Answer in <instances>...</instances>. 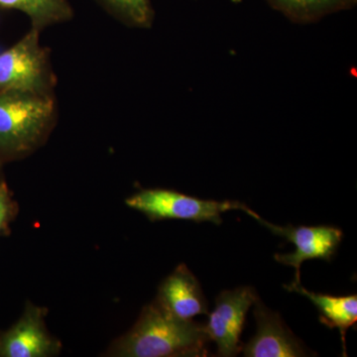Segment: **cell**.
<instances>
[{"label":"cell","mask_w":357,"mask_h":357,"mask_svg":"<svg viewBox=\"0 0 357 357\" xmlns=\"http://www.w3.org/2000/svg\"><path fill=\"white\" fill-rule=\"evenodd\" d=\"M257 222L271 230L276 236L285 237L288 241L295 244L296 251L287 255H274L275 260L287 266L295 268V281L293 284H300L301 266L307 260L321 259L331 261L337 252L338 246L342 243V229L328 225L319 227H298L287 225L279 227L263 220L256 213L255 217Z\"/></svg>","instance_id":"6"},{"label":"cell","mask_w":357,"mask_h":357,"mask_svg":"<svg viewBox=\"0 0 357 357\" xmlns=\"http://www.w3.org/2000/svg\"><path fill=\"white\" fill-rule=\"evenodd\" d=\"M277 10L297 22H311L326 14L349 8L356 0H268Z\"/></svg>","instance_id":"12"},{"label":"cell","mask_w":357,"mask_h":357,"mask_svg":"<svg viewBox=\"0 0 357 357\" xmlns=\"http://www.w3.org/2000/svg\"><path fill=\"white\" fill-rule=\"evenodd\" d=\"M255 318L257 332L243 351L246 357H300L307 356V349L302 342L282 321L278 312H272L261 302L255 301Z\"/></svg>","instance_id":"8"},{"label":"cell","mask_w":357,"mask_h":357,"mask_svg":"<svg viewBox=\"0 0 357 357\" xmlns=\"http://www.w3.org/2000/svg\"><path fill=\"white\" fill-rule=\"evenodd\" d=\"M129 208L140 211L152 222L165 220L210 222L220 225L225 211L237 210L252 215L246 204L237 201L202 199L173 191V190L148 189L136 192L126 201Z\"/></svg>","instance_id":"4"},{"label":"cell","mask_w":357,"mask_h":357,"mask_svg":"<svg viewBox=\"0 0 357 357\" xmlns=\"http://www.w3.org/2000/svg\"><path fill=\"white\" fill-rule=\"evenodd\" d=\"M290 292L299 293L307 298L319 311V321L330 328H337L342 335L344 356H347L345 335L347 330L356 325L357 321V296L342 297L311 292L301 286V284L284 285Z\"/></svg>","instance_id":"10"},{"label":"cell","mask_w":357,"mask_h":357,"mask_svg":"<svg viewBox=\"0 0 357 357\" xmlns=\"http://www.w3.org/2000/svg\"><path fill=\"white\" fill-rule=\"evenodd\" d=\"M47 310L27 303L21 318L6 332L0 333V357L58 356L62 344L47 330Z\"/></svg>","instance_id":"7"},{"label":"cell","mask_w":357,"mask_h":357,"mask_svg":"<svg viewBox=\"0 0 357 357\" xmlns=\"http://www.w3.org/2000/svg\"><path fill=\"white\" fill-rule=\"evenodd\" d=\"M39 36L40 31L31 28L0 53V91L53 95L56 77L49 51L41 46Z\"/></svg>","instance_id":"3"},{"label":"cell","mask_w":357,"mask_h":357,"mask_svg":"<svg viewBox=\"0 0 357 357\" xmlns=\"http://www.w3.org/2000/svg\"><path fill=\"white\" fill-rule=\"evenodd\" d=\"M0 7L24 13L31 21V28L40 32L74 17L69 0H0Z\"/></svg>","instance_id":"11"},{"label":"cell","mask_w":357,"mask_h":357,"mask_svg":"<svg viewBox=\"0 0 357 357\" xmlns=\"http://www.w3.org/2000/svg\"><path fill=\"white\" fill-rule=\"evenodd\" d=\"M57 119L53 95L0 91V163L43 144Z\"/></svg>","instance_id":"2"},{"label":"cell","mask_w":357,"mask_h":357,"mask_svg":"<svg viewBox=\"0 0 357 357\" xmlns=\"http://www.w3.org/2000/svg\"><path fill=\"white\" fill-rule=\"evenodd\" d=\"M155 301L166 311L183 319L208 314V303L199 282L185 264L178 265L162 282Z\"/></svg>","instance_id":"9"},{"label":"cell","mask_w":357,"mask_h":357,"mask_svg":"<svg viewBox=\"0 0 357 357\" xmlns=\"http://www.w3.org/2000/svg\"><path fill=\"white\" fill-rule=\"evenodd\" d=\"M211 338L204 325L174 316L156 301L143 307L135 325L110 345L117 357L208 356Z\"/></svg>","instance_id":"1"},{"label":"cell","mask_w":357,"mask_h":357,"mask_svg":"<svg viewBox=\"0 0 357 357\" xmlns=\"http://www.w3.org/2000/svg\"><path fill=\"white\" fill-rule=\"evenodd\" d=\"M112 17L129 27L148 28L154 20L150 0H96Z\"/></svg>","instance_id":"13"},{"label":"cell","mask_w":357,"mask_h":357,"mask_svg":"<svg viewBox=\"0 0 357 357\" xmlns=\"http://www.w3.org/2000/svg\"><path fill=\"white\" fill-rule=\"evenodd\" d=\"M16 213L15 202L4 182H0V236L8 232L9 225Z\"/></svg>","instance_id":"14"},{"label":"cell","mask_w":357,"mask_h":357,"mask_svg":"<svg viewBox=\"0 0 357 357\" xmlns=\"http://www.w3.org/2000/svg\"><path fill=\"white\" fill-rule=\"evenodd\" d=\"M257 299V293L249 286L222 291L215 298V309L204 328L217 344L218 356L234 357L243 351L241 337L246 314Z\"/></svg>","instance_id":"5"}]
</instances>
